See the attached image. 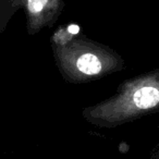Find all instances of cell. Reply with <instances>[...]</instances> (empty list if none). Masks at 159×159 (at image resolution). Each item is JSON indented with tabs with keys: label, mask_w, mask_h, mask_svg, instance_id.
<instances>
[{
	"label": "cell",
	"mask_w": 159,
	"mask_h": 159,
	"mask_svg": "<svg viewBox=\"0 0 159 159\" xmlns=\"http://www.w3.org/2000/svg\"><path fill=\"white\" fill-rule=\"evenodd\" d=\"M63 7L64 0H0V36L18 10H24L32 33L52 22Z\"/></svg>",
	"instance_id": "obj_1"
},
{
	"label": "cell",
	"mask_w": 159,
	"mask_h": 159,
	"mask_svg": "<svg viewBox=\"0 0 159 159\" xmlns=\"http://www.w3.org/2000/svg\"><path fill=\"white\" fill-rule=\"evenodd\" d=\"M133 100L137 108L147 109L155 107L159 102V91L154 87H143L136 91Z\"/></svg>",
	"instance_id": "obj_2"
},
{
	"label": "cell",
	"mask_w": 159,
	"mask_h": 159,
	"mask_svg": "<svg viewBox=\"0 0 159 159\" xmlns=\"http://www.w3.org/2000/svg\"><path fill=\"white\" fill-rule=\"evenodd\" d=\"M76 66L81 72L85 74H97L102 70V62L97 56L93 53H84L77 59Z\"/></svg>",
	"instance_id": "obj_3"
}]
</instances>
